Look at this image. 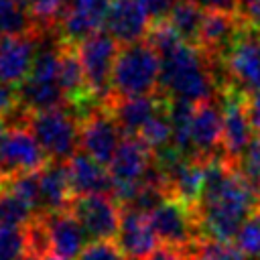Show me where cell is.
Returning <instances> with one entry per match:
<instances>
[{
	"label": "cell",
	"instance_id": "8",
	"mask_svg": "<svg viewBox=\"0 0 260 260\" xmlns=\"http://www.w3.org/2000/svg\"><path fill=\"white\" fill-rule=\"evenodd\" d=\"M223 57L234 89L242 93L260 91V26L238 28Z\"/></svg>",
	"mask_w": 260,
	"mask_h": 260
},
{
	"label": "cell",
	"instance_id": "29",
	"mask_svg": "<svg viewBox=\"0 0 260 260\" xmlns=\"http://www.w3.org/2000/svg\"><path fill=\"white\" fill-rule=\"evenodd\" d=\"M234 246L240 250L244 260H260V207L240 225L234 236Z\"/></svg>",
	"mask_w": 260,
	"mask_h": 260
},
{
	"label": "cell",
	"instance_id": "42",
	"mask_svg": "<svg viewBox=\"0 0 260 260\" xmlns=\"http://www.w3.org/2000/svg\"><path fill=\"white\" fill-rule=\"evenodd\" d=\"M2 185H4V177L0 175V191H2Z\"/></svg>",
	"mask_w": 260,
	"mask_h": 260
},
{
	"label": "cell",
	"instance_id": "24",
	"mask_svg": "<svg viewBox=\"0 0 260 260\" xmlns=\"http://www.w3.org/2000/svg\"><path fill=\"white\" fill-rule=\"evenodd\" d=\"M57 79H59V85H61L65 98L71 100L73 104H81V100L89 93L83 65L79 61L77 51H73V49L63 47L61 57H59Z\"/></svg>",
	"mask_w": 260,
	"mask_h": 260
},
{
	"label": "cell",
	"instance_id": "20",
	"mask_svg": "<svg viewBox=\"0 0 260 260\" xmlns=\"http://www.w3.org/2000/svg\"><path fill=\"white\" fill-rule=\"evenodd\" d=\"M69 181L73 195H91V193H112V179L106 165L95 160L83 150H77L67 160Z\"/></svg>",
	"mask_w": 260,
	"mask_h": 260
},
{
	"label": "cell",
	"instance_id": "38",
	"mask_svg": "<svg viewBox=\"0 0 260 260\" xmlns=\"http://www.w3.org/2000/svg\"><path fill=\"white\" fill-rule=\"evenodd\" d=\"M146 260H191V254L187 250H177L171 246H158Z\"/></svg>",
	"mask_w": 260,
	"mask_h": 260
},
{
	"label": "cell",
	"instance_id": "31",
	"mask_svg": "<svg viewBox=\"0 0 260 260\" xmlns=\"http://www.w3.org/2000/svg\"><path fill=\"white\" fill-rule=\"evenodd\" d=\"M0 260H28L24 228L0 225Z\"/></svg>",
	"mask_w": 260,
	"mask_h": 260
},
{
	"label": "cell",
	"instance_id": "11",
	"mask_svg": "<svg viewBox=\"0 0 260 260\" xmlns=\"http://www.w3.org/2000/svg\"><path fill=\"white\" fill-rule=\"evenodd\" d=\"M122 138L124 132L116 116L106 110H91L81 120V138H79L81 150L106 167L114 158Z\"/></svg>",
	"mask_w": 260,
	"mask_h": 260
},
{
	"label": "cell",
	"instance_id": "37",
	"mask_svg": "<svg viewBox=\"0 0 260 260\" xmlns=\"http://www.w3.org/2000/svg\"><path fill=\"white\" fill-rule=\"evenodd\" d=\"M238 12L254 26H260V0H238Z\"/></svg>",
	"mask_w": 260,
	"mask_h": 260
},
{
	"label": "cell",
	"instance_id": "23",
	"mask_svg": "<svg viewBox=\"0 0 260 260\" xmlns=\"http://www.w3.org/2000/svg\"><path fill=\"white\" fill-rule=\"evenodd\" d=\"M236 32H238V24H236L232 12L205 10L197 43L201 45V49L205 53H217V51L223 53L230 47V43L234 41Z\"/></svg>",
	"mask_w": 260,
	"mask_h": 260
},
{
	"label": "cell",
	"instance_id": "3",
	"mask_svg": "<svg viewBox=\"0 0 260 260\" xmlns=\"http://www.w3.org/2000/svg\"><path fill=\"white\" fill-rule=\"evenodd\" d=\"M160 83V53L144 41L120 47L112 69V91L120 98L152 93Z\"/></svg>",
	"mask_w": 260,
	"mask_h": 260
},
{
	"label": "cell",
	"instance_id": "27",
	"mask_svg": "<svg viewBox=\"0 0 260 260\" xmlns=\"http://www.w3.org/2000/svg\"><path fill=\"white\" fill-rule=\"evenodd\" d=\"M37 213L39 211L32 203H28L20 195L12 193L10 189L2 187V191H0V225L24 228L28 221L35 219Z\"/></svg>",
	"mask_w": 260,
	"mask_h": 260
},
{
	"label": "cell",
	"instance_id": "39",
	"mask_svg": "<svg viewBox=\"0 0 260 260\" xmlns=\"http://www.w3.org/2000/svg\"><path fill=\"white\" fill-rule=\"evenodd\" d=\"M187 2H193L203 10H223V12L238 10V0H187Z\"/></svg>",
	"mask_w": 260,
	"mask_h": 260
},
{
	"label": "cell",
	"instance_id": "21",
	"mask_svg": "<svg viewBox=\"0 0 260 260\" xmlns=\"http://www.w3.org/2000/svg\"><path fill=\"white\" fill-rule=\"evenodd\" d=\"M162 108H167V104L152 93L130 95V98H122L118 102L114 116L124 134H138L142 130V126L152 116H156Z\"/></svg>",
	"mask_w": 260,
	"mask_h": 260
},
{
	"label": "cell",
	"instance_id": "15",
	"mask_svg": "<svg viewBox=\"0 0 260 260\" xmlns=\"http://www.w3.org/2000/svg\"><path fill=\"white\" fill-rule=\"evenodd\" d=\"M116 244L130 260H146L158 248L160 242L150 225L148 213L126 207L122 209V221L116 236Z\"/></svg>",
	"mask_w": 260,
	"mask_h": 260
},
{
	"label": "cell",
	"instance_id": "16",
	"mask_svg": "<svg viewBox=\"0 0 260 260\" xmlns=\"http://www.w3.org/2000/svg\"><path fill=\"white\" fill-rule=\"evenodd\" d=\"M150 14L140 0H112L106 14V30L120 43H136L148 35Z\"/></svg>",
	"mask_w": 260,
	"mask_h": 260
},
{
	"label": "cell",
	"instance_id": "6",
	"mask_svg": "<svg viewBox=\"0 0 260 260\" xmlns=\"http://www.w3.org/2000/svg\"><path fill=\"white\" fill-rule=\"evenodd\" d=\"M148 219L162 246L189 252L203 238L195 207L175 197H165L148 213Z\"/></svg>",
	"mask_w": 260,
	"mask_h": 260
},
{
	"label": "cell",
	"instance_id": "28",
	"mask_svg": "<svg viewBox=\"0 0 260 260\" xmlns=\"http://www.w3.org/2000/svg\"><path fill=\"white\" fill-rule=\"evenodd\" d=\"M140 136L154 152H160L165 148L171 146V138H173V126H171V116H169V106L162 108L156 116H152L142 130L136 134Z\"/></svg>",
	"mask_w": 260,
	"mask_h": 260
},
{
	"label": "cell",
	"instance_id": "12",
	"mask_svg": "<svg viewBox=\"0 0 260 260\" xmlns=\"http://www.w3.org/2000/svg\"><path fill=\"white\" fill-rule=\"evenodd\" d=\"M223 128H221V148L230 162H238L248 144L254 140V128L248 116L246 98L242 91L232 89L223 98Z\"/></svg>",
	"mask_w": 260,
	"mask_h": 260
},
{
	"label": "cell",
	"instance_id": "34",
	"mask_svg": "<svg viewBox=\"0 0 260 260\" xmlns=\"http://www.w3.org/2000/svg\"><path fill=\"white\" fill-rule=\"evenodd\" d=\"M75 260H130L114 240H91Z\"/></svg>",
	"mask_w": 260,
	"mask_h": 260
},
{
	"label": "cell",
	"instance_id": "9",
	"mask_svg": "<svg viewBox=\"0 0 260 260\" xmlns=\"http://www.w3.org/2000/svg\"><path fill=\"white\" fill-rule=\"evenodd\" d=\"M69 211L83 225L89 240H116L122 221V209L112 193L75 195L71 199Z\"/></svg>",
	"mask_w": 260,
	"mask_h": 260
},
{
	"label": "cell",
	"instance_id": "30",
	"mask_svg": "<svg viewBox=\"0 0 260 260\" xmlns=\"http://www.w3.org/2000/svg\"><path fill=\"white\" fill-rule=\"evenodd\" d=\"M191 260H244L240 250L230 242L201 238L191 250Z\"/></svg>",
	"mask_w": 260,
	"mask_h": 260
},
{
	"label": "cell",
	"instance_id": "17",
	"mask_svg": "<svg viewBox=\"0 0 260 260\" xmlns=\"http://www.w3.org/2000/svg\"><path fill=\"white\" fill-rule=\"evenodd\" d=\"M37 55V30L0 39V81L20 85L30 73Z\"/></svg>",
	"mask_w": 260,
	"mask_h": 260
},
{
	"label": "cell",
	"instance_id": "25",
	"mask_svg": "<svg viewBox=\"0 0 260 260\" xmlns=\"http://www.w3.org/2000/svg\"><path fill=\"white\" fill-rule=\"evenodd\" d=\"M37 24L28 6L20 0H0V39L35 32Z\"/></svg>",
	"mask_w": 260,
	"mask_h": 260
},
{
	"label": "cell",
	"instance_id": "35",
	"mask_svg": "<svg viewBox=\"0 0 260 260\" xmlns=\"http://www.w3.org/2000/svg\"><path fill=\"white\" fill-rule=\"evenodd\" d=\"M16 85H10L6 81H0V116H6L16 104H18V91Z\"/></svg>",
	"mask_w": 260,
	"mask_h": 260
},
{
	"label": "cell",
	"instance_id": "40",
	"mask_svg": "<svg viewBox=\"0 0 260 260\" xmlns=\"http://www.w3.org/2000/svg\"><path fill=\"white\" fill-rule=\"evenodd\" d=\"M246 106H248V116H250L254 134L260 136V91L250 93V98L246 100Z\"/></svg>",
	"mask_w": 260,
	"mask_h": 260
},
{
	"label": "cell",
	"instance_id": "10",
	"mask_svg": "<svg viewBox=\"0 0 260 260\" xmlns=\"http://www.w3.org/2000/svg\"><path fill=\"white\" fill-rule=\"evenodd\" d=\"M47 162V152L26 124L6 130L0 146V175L4 179L20 173H39Z\"/></svg>",
	"mask_w": 260,
	"mask_h": 260
},
{
	"label": "cell",
	"instance_id": "41",
	"mask_svg": "<svg viewBox=\"0 0 260 260\" xmlns=\"http://www.w3.org/2000/svg\"><path fill=\"white\" fill-rule=\"evenodd\" d=\"M6 130H8V126H6V122H4V118L0 116V146H2V142H4V136H6Z\"/></svg>",
	"mask_w": 260,
	"mask_h": 260
},
{
	"label": "cell",
	"instance_id": "22",
	"mask_svg": "<svg viewBox=\"0 0 260 260\" xmlns=\"http://www.w3.org/2000/svg\"><path fill=\"white\" fill-rule=\"evenodd\" d=\"M18 102L28 112H41L49 108L63 106L67 100L57 77H41V75H26V79L18 85Z\"/></svg>",
	"mask_w": 260,
	"mask_h": 260
},
{
	"label": "cell",
	"instance_id": "14",
	"mask_svg": "<svg viewBox=\"0 0 260 260\" xmlns=\"http://www.w3.org/2000/svg\"><path fill=\"white\" fill-rule=\"evenodd\" d=\"M112 0H67V8L59 18V35L65 43H81L106 24Z\"/></svg>",
	"mask_w": 260,
	"mask_h": 260
},
{
	"label": "cell",
	"instance_id": "19",
	"mask_svg": "<svg viewBox=\"0 0 260 260\" xmlns=\"http://www.w3.org/2000/svg\"><path fill=\"white\" fill-rule=\"evenodd\" d=\"M39 191H41L39 213H55L69 209L71 199L75 195L69 181L67 160H49L39 171Z\"/></svg>",
	"mask_w": 260,
	"mask_h": 260
},
{
	"label": "cell",
	"instance_id": "18",
	"mask_svg": "<svg viewBox=\"0 0 260 260\" xmlns=\"http://www.w3.org/2000/svg\"><path fill=\"white\" fill-rule=\"evenodd\" d=\"M223 112L213 100L201 102L195 106L191 116V150L195 158H207L221 144Z\"/></svg>",
	"mask_w": 260,
	"mask_h": 260
},
{
	"label": "cell",
	"instance_id": "4",
	"mask_svg": "<svg viewBox=\"0 0 260 260\" xmlns=\"http://www.w3.org/2000/svg\"><path fill=\"white\" fill-rule=\"evenodd\" d=\"M152 162V148L140 136L124 134L114 158L108 165L112 195L122 203H130L138 189L144 185L146 173Z\"/></svg>",
	"mask_w": 260,
	"mask_h": 260
},
{
	"label": "cell",
	"instance_id": "43",
	"mask_svg": "<svg viewBox=\"0 0 260 260\" xmlns=\"http://www.w3.org/2000/svg\"><path fill=\"white\" fill-rule=\"evenodd\" d=\"M20 2H24V4H26V2H28V0H20Z\"/></svg>",
	"mask_w": 260,
	"mask_h": 260
},
{
	"label": "cell",
	"instance_id": "26",
	"mask_svg": "<svg viewBox=\"0 0 260 260\" xmlns=\"http://www.w3.org/2000/svg\"><path fill=\"white\" fill-rule=\"evenodd\" d=\"M203 14H205V10L199 8L197 4L187 2V0H181V2H177V4L171 8L167 20H169V24L175 28V32H177L181 39L193 43V41L199 39Z\"/></svg>",
	"mask_w": 260,
	"mask_h": 260
},
{
	"label": "cell",
	"instance_id": "1",
	"mask_svg": "<svg viewBox=\"0 0 260 260\" xmlns=\"http://www.w3.org/2000/svg\"><path fill=\"white\" fill-rule=\"evenodd\" d=\"M260 207V193L228 158L205 162V185L195 207L203 238L232 242L240 225Z\"/></svg>",
	"mask_w": 260,
	"mask_h": 260
},
{
	"label": "cell",
	"instance_id": "36",
	"mask_svg": "<svg viewBox=\"0 0 260 260\" xmlns=\"http://www.w3.org/2000/svg\"><path fill=\"white\" fill-rule=\"evenodd\" d=\"M140 2L144 4V8L148 10L150 18H154V20H160V18L169 16L171 8L177 4L175 0H140Z\"/></svg>",
	"mask_w": 260,
	"mask_h": 260
},
{
	"label": "cell",
	"instance_id": "2",
	"mask_svg": "<svg viewBox=\"0 0 260 260\" xmlns=\"http://www.w3.org/2000/svg\"><path fill=\"white\" fill-rule=\"evenodd\" d=\"M160 85L173 100L201 104L213 98V75L205 51L181 39L160 53Z\"/></svg>",
	"mask_w": 260,
	"mask_h": 260
},
{
	"label": "cell",
	"instance_id": "5",
	"mask_svg": "<svg viewBox=\"0 0 260 260\" xmlns=\"http://www.w3.org/2000/svg\"><path fill=\"white\" fill-rule=\"evenodd\" d=\"M28 128L41 142L49 160H69L79 148L81 124L63 106L30 112Z\"/></svg>",
	"mask_w": 260,
	"mask_h": 260
},
{
	"label": "cell",
	"instance_id": "7",
	"mask_svg": "<svg viewBox=\"0 0 260 260\" xmlns=\"http://www.w3.org/2000/svg\"><path fill=\"white\" fill-rule=\"evenodd\" d=\"M75 51L85 71L89 95L106 100L112 93V69L120 53V43L108 30H98L77 43Z\"/></svg>",
	"mask_w": 260,
	"mask_h": 260
},
{
	"label": "cell",
	"instance_id": "33",
	"mask_svg": "<svg viewBox=\"0 0 260 260\" xmlns=\"http://www.w3.org/2000/svg\"><path fill=\"white\" fill-rule=\"evenodd\" d=\"M236 167L260 193V136H254V140L248 144V148L244 150Z\"/></svg>",
	"mask_w": 260,
	"mask_h": 260
},
{
	"label": "cell",
	"instance_id": "13",
	"mask_svg": "<svg viewBox=\"0 0 260 260\" xmlns=\"http://www.w3.org/2000/svg\"><path fill=\"white\" fill-rule=\"evenodd\" d=\"M39 215L49 240V260H75L89 240L77 217L69 209Z\"/></svg>",
	"mask_w": 260,
	"mask_h": 260
},
{
	"label": "cell",
	"instance_id": "32",
	"mask_svg": "<svg viewBox=\"0 0 260 260\" xmlns=\"http://www.w3.org/2000/svg\"><path fill=\"white\" fill-rule=\"evenodd\" d=\"M26 6L35 18L37 28H49L59 24V18L67 8V0H28Z\"/></svg>",
	"mask_w": 260,
	"mask_h": 260
}]
</instances>
